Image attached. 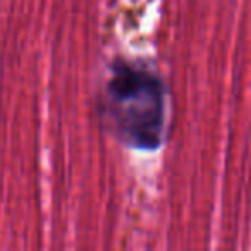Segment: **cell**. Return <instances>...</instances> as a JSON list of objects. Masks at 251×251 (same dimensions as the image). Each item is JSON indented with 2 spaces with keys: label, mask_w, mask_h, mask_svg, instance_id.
<instances>
[{
  "label": "cell",
  "mask_w": 251,
  "mask_h": 251,
  "mask_svg": "<svg viewBox=\"0 0 251 251\" xmlns=\"http://www.w3.org/2000/svg\"><path fill=\"white\" fill-rule=\"evenodd\" d=\"M101 110L122 143L136 150H157L164 141L167 91L158 74L141 64L114 62Z\"/></svg>",
  "instance_id": "1"
}]
</instances>
